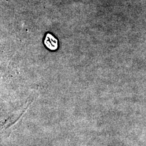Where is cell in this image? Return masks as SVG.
<instances>
[{
    "label": "cell",
    "instance_id": "cell-1",
    "mask_svg": "<svg viewBox=\"0 0 146 146\" xmlns=\"http://www.w3.org/2000/svg\"><path fill=\"white\" fill-rule=\"evenodd\" d=\"M44 44L48 49L52 50L58 48V40L50 34H47L44 40Z\"/></svg>",
    "mask_w": 146,
    "mask_h": 146
}]
</instances>
